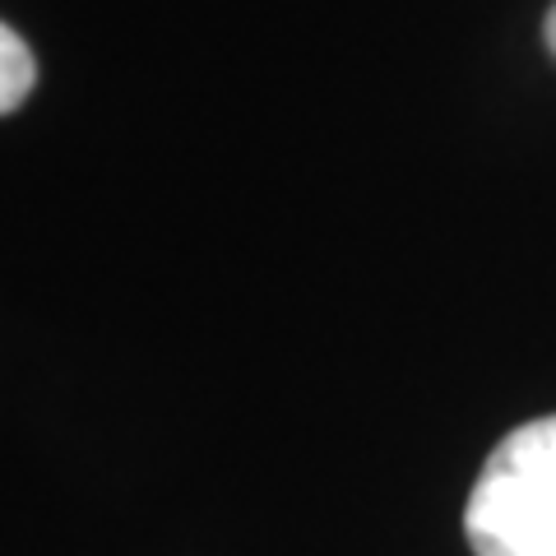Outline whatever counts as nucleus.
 I'll return each instance as SVG.
<instances>
[{"label":"nucleus","instance_id":"1","mask_svg":"<svg viewBox=\"0 0 556 556\" xmlns=\"http://www.w3.org/2000/svg\"><path fill=\"white\" fill-rule=\"evenodd\" d=\"M464 533L478 556H556V413L515 427L486 455Z\"/></svg>","mask_w":556,"mask_h":556},{"label":"nucleus","instance_id":"2","mask_svg":"<svg viewBox=\"0 0 556 556\" xmlns=\"http://www.w3.org/2000/svg\"><path fill=\"white\" fill-rule=\"evenodd\" d=\"M38 84V61H33V47L14 33L10 24H0V116L24 108V98Z\"/></svg>","mask_w":556,"mask_h":556},{"label":"nucleus","instance_id":"3","mask_svg":"<svg viewBox=\"0 0 556 556\" xmlns=\"http://www.w3.org/2000/svg\"><path fill=\"white\" fill-rule=\"evenodd\" d=\"M543 33H547V47L556 51V5H552V14H547V28H543Z\"/></svg>","mask_w":556,"mask_h":556}]
</instances>
